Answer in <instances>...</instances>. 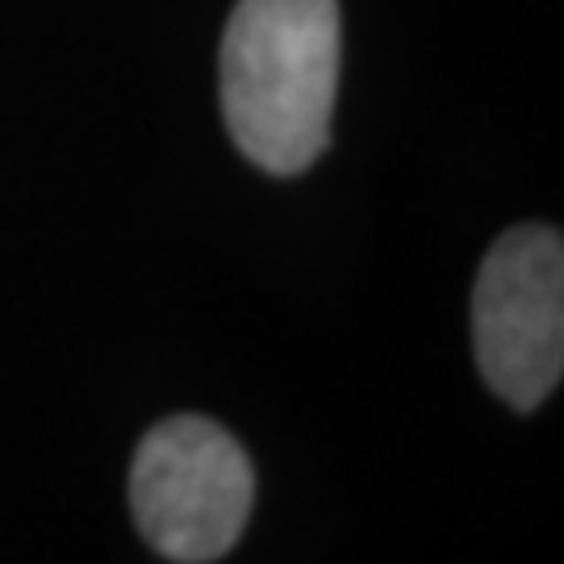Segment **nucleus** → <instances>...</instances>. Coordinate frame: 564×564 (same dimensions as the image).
Here are the masks:
<instances>
[{
	"mask_svg": "<svg viewBox=\"0 0 564 564\" xmlns=\"http://www.w3.org/2000/svg\"><path fill=\"white\" fill-rule=\"evenodd\" d=\"M473 351L489 389L535 410L564 372V242L547 226L506 230L473 289Z\"/></svg>",
	"mask_w": 564,
	"mask_h": 564,
	"instance_id": "nucleus-3",
	"label": "nucleus"
},
{
	"mask_svg": "<svg viewBox=\"0 0 564 564\" xmlns=\"http://www.w3.org/2000/svg\"><path fill=\"white\" fill-rule=\"evenodd\" d=\"M339 0H239L223 39V113L247 160L297 176L330 142Z\"/></svg>",
	"mask_w": 564,
	"mask_h": 564,
	"instance_id": "nucleus-1",
	"label": "nucleus"
},
{
	"mask_svg": "<svg viewBox=\"0 0 564 564\" xmlns=\"http://www.w3.org/2000/svg\"><path fill=\"white\" fill-rule=\"evenodd\" d=\"M256 502V477L235 435L197 414L160 423L134 452L130 506L142 540L181 564L235 547Z\"/></svg>",
	"mask_w": 564,
	"mask_h": 564,
	"instance_id": "nucleus-2",
	"label": "nucleus"
}]
</instances>
